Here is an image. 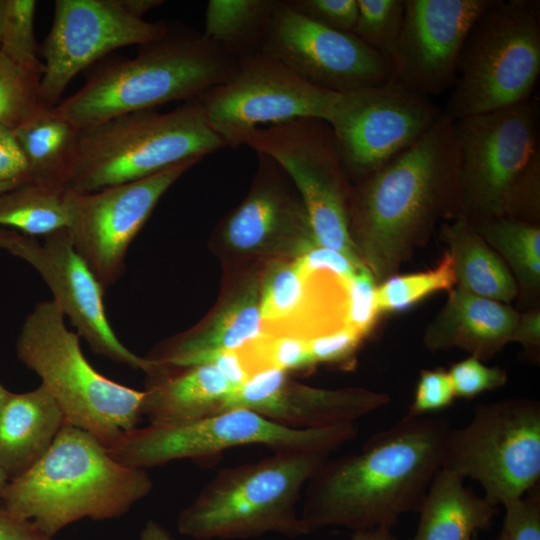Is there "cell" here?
I'll return each instance as SVG.
<instances>
[{"label":"cell","mask_w":540,"mask_h":540,"mask_svg":"<svg viewBox=\"0 0 540 540\" xmlns=\"http://www.w3.org/2000/svg\"><path fill=\"white\" fill-rule=\"evenodd\" d=\"M447 372L455 397L465 399L500 388L508 379L505 369L487 366L482 360L473 356L454 363Z\"/></svg>","instance_id":"f35d334b"},{"label":"cell","mask_w":540,"mask_h":540,"mask_svg":"<svg viewBox=\"0 0 540 540\" xmlns=\"http://www.w3.org/2000/svg\"><path fill=\"white\" fill-rule=\"evenodd\" d=\"M138 540H176L160 523L150 519L143 527Z\"/></svg>","instance_id":"f907efd6"},{"label":"cell","mask_w":540,"mask_h":540,"mask_svg":"<svg viewBox=\"0 0 540 540\" xmlns=\"http://www.w3.org/2000/svg\"><path fill=\"white\" fill-rule=\"evenodd\" d=\"M261 52L309 84L344 93L394 79L390 61L353 33L319 25L278 0Z\"/></svg>","instance_id":"ac0fdd59"},{"label":"cell","mask_w":540,"mask_h":540,"mask_svg":"<svg viewBox=\"0 0 540 540\" xmlns=\"http://www.w3.org/2000/svg\"><path fill=\"white\" fill-rule=\"evenodd\" d=\"M167 26L131 16L119 0H56L53 23L40 49V103L56 106L81 71L113 50L160 38Z\"/></svg>","instance_id":"e0dca14e"},{"label":"cell","mask_w":540,"mask_h":540,"mask_svg":"<svg viewBox=\"0 0 540 540\" xmlns=\"http://www.w3.org/2000/svg\"><path fill=\"white\" fill-rule=\"evenodd\" d=\"M262 333L260 286L254 281L226 301L205 326L146 358L156 364L194 366L210 353L239 350Z\"/></svg>","instance_id":"d4e9b609"},{"label":"cell","mask_w":540,"mask_h":540,"mask_svg":"<svg viewBox=\"0 0 540 540\" xmlns=\"http://www.w3.org/2000/svg\"><path fill=\"white\" fill-rule=\"evenodd\" d=\"M350 540H397L389 528H373L354 531Z\"/></svg>","instance_id":"816d5d0a"},{"label":"cell","mask_w":540,"mask_h":540,"mask_svg":"<svg viewBox=\"0 0 540 540\" xmlns=\"http://www.w3.org/2000/svg\"><path fill=\"white\" fill-rule=\"evenodd\" d=\"M0 249L29 263L49 287L59 310L90 349L116 363L147 373L153 362L128 349L106 313L105 290L75 250L67 228L38 238L0 228Z\"/></svg>","instance_id":"2e32d148"},{"label":"cell","mask_w":540,"mask_h":540,"mask_svg":"<svg viewBox=\"0 0 540 540\" xmlns=\"http://www.w3.org/2000/svg\"><path fill=\"white\" fill-rule=\"evenodd\" d=\"M329 454L278 451L220 470L179 514L178 532L195 540L248 539L269 532L309 534L297 513L302 492Z\"/></svg>","instance_id":"5b68a950"},{"label":"cell","mask_w":540,"mask_h":540,"mask_svg":"<svg viewBox=\"0 0 540 540\" xmlns=\"http://www.w3.org/2000/svg\"><path fill=\"white\" fill-rule=\"evenodd\" d=\"M18 185L20 184H15V183L0 184V193L13 189L17 187Z\"/></svg>","instance_id":"9f6ffc18"},{"label":"cell","mask_w":540,"mask_h":540,"mask_svg":"<svg viewBox=\"0 0 540 540\" xmlns=\"http://www.w3.org/2000/svg\"><path fill=\"white\" fill-rule=\"evenodd\" d=\"M294 263L304 275L328 273L344 281L366 267L355 264L338 251L316 245L312 239L304 242Z\"/></svg>","instance_id":"7bdbcfd3"},{"label":"cell","mask_w":540,"mask_h":540,"mask_svg":"<svg viewBox=\"0 0 540 540\" xmlns=\"http://www.w3.org/2000/svg\"><path fill=\"white\" fill-rule=\"evenodd\" d=\"M223 148L196 100L165 113H128L80 130L66 189L88 193L134 182Z\"/></svg>","instance_id":"52a82bcc"},{"label":"cell","mask_w":540,"mask_h":540,"mask_svg":"<svg viewBox=\"0 0 540 540\" xmlns=\"http://www.w3.org/2000/svg\"><path fill=\"white\" fill-rule=\"evenodd\" d=\"M311 283L312 276L302 274L294 261L271 268L260 286L262 322L284 324L305 314L311 304Z\"/></svg>","instance_id":"1f68e13d"},{"label":"cell","mask_w":540,"mask_h":540,"mask_svg":"<svg viewBox=\"0 0 540 540\" xmlns=\"http://www.w3.org/2000/svg\"><path fill=\"white\" fill-rule=\"evenodd\" d=\"M358 433L356 422L322 428L295 429L261 415L234 408L174 425L134 428L124 433L109 454L119 463L146 469L179 459H198L244 445L278 451L331 454Z\"/></svg>","instance_id":"9c48e42d"},{"label":"cell","mask_w":540,"mask_h":540,"mask_svg":"<svg viewBox=\"0 0 540 540\" xmlns=\"http://www.w3.org/2000/svg\"><path fill=\"white\" fill-rule=\"evenodd\" d=\"M459 151L461 218L471 224L504 217L516 180L540 151L539 102L515 105L453 121Z\"/></svg>","instance_id":"7c38bea8"},{"label":"cell","mask_w":540,"mask_h":540,"mask_svg":"<svg viewBox=\"0 0 540 540\" xmlns=\"http://www.w3.org/2000/svg\"><path fill=\"white\" fill-rule=\"evenodd\" d=\"M34 0H6V11L0 37V50L23 67L43 73V62L37 56L34 35Z\"/></svg>","instance_id":"8d00e7d4"},{"label":"cell","mask_w":540,"mask_h":540,"mask_svg":"<svg viewBox=\"0 0 540 540\" xmlns=\"http://www.w3.org/2000/svg\"><path fill=\"white\" fill-rule=\"evenodd\" d=\"M533 353L540 348V308L519 312L513 341Z\"/></svg>","instance_id":"c3c4849f"},{"label":"cell","mask_w":540,"mask_h":540,"mask_svg":"<svg viewBox=\"0 0 540 540\" xmlns=\"http://www.w3.org/2000/svg\"><path fill=\"white\" fill-rule=\"evenodd\" d=\"M13 133L24 153L29 181L65 190L77 159L80 129L55 106L40 103Z\"/></svg>","instance_id":"484cf974"},{"label":"cell","mask_w":540,"mask_h":540,"mask_svg":"<svg viewBox=\"0 0 540 540\" xmlns=\"http://www.w3.org/2000/svg\"><path fill=\"white\" fill-rule=\"evenodd\" d=\"M446 418L405 415L357 452L327 458L304 488L300 518L309 533L325 526L353 531L389 528L418 512L442 468Z\"/></svg>","instance_id":"7a4b0ae2"},{"label":"cell","mask_w":540,"mask_h":540,"mask_svg":"<svg viewBox=\"0 0 540 540\" xmlns=\"http://www.w3.org/2000/svg\"><path fill=\"white\" fill-rule=\"evenodd\" d=\"M10 393L11 391L7 390L0 382V416Z\"/></svg>","instance_id":"f5cc1de1"},{"label":"cell","mask_w":540,"mask_h":540,"mask_svg":"<svg viewBox=\"0 0 540 540\" xmlns=\"http://www.w3.org/2000/svg\"><path fill=\"white\" fill-rule=\"evenodd\" d=\"M146 375L141 414L153 425L181 424L218 414L235 391L209 364L180 367L154 363Z\"/></svg>","instance_id":"603a6c76"},{"label":"cell","mask_w":540,"mask_h":540,"mask_svg":"<svg viewBox=\"0 0 540 540\" xmlns=\"http://www.w3.org/2000/svg\"><path fill=\"white\" fill-rule=\"evenodd\" d=\"M504 217L540 225V151L533 156L512 187Z\"/></svg>","instance_id":"ab89813d"},{"label":"cell","mask_w":540,"mask_h":540,"mask_svg":"<svg viewBox=\"0 0 540 540\" xmlns=\"http://www.w3.org/2000/svg\"><path fill=\"white\" fill-rule=\"evenodd\" d=\"M442 468L477 481L495 507L521 500L540 478V403L509 398L478 405L467 425L452 427Z\"/></svg>","instance_id":"30bf717a"},{"label":"cell","mask_w":540,"mask_h":540,"mask_svg":"<svg viewBox=\"0 0 540 540\" xmlns=\"http://www.w3.org/2000/svg\"><path fill=\"white\" fill-rule=\"evenodd\" d=\"M278 0H210L202 34L235 60L261 52Z\"/></svg>","instance_id":"f546056e"},{"label":"cell","mask_w":540,"mask_h":540,"mask_svg":"<svg viewBox=\"0 0 540 540\" xmlns=\"http://www.w3.org/2000/svg\"><path fill=\"white\" fill-rule=\"evenodd\" d=\"M473 540H477V539L474 538Z\"/></svg>","instance_id":"6f0895ef"},{"label":"cell","mask_w":540,"mask_h":540,"mask_svg":"<svg viewBox=\"0 0 540 540\" xmlns=\"http://www.w3.org/2000/svg\"><path fill=\"white\" fill-rule=\"evenodd\" d=\"M494 0H404L394 78L421 95L451 89L464 42Z\"/></svg>","instance_id":"d6986e66"},{"label":"cell","mask_w":540,"mask_h":540,"mask_svg":"<svg viewBox=\"0 0 540 540\" xmlns=\"http://www.w3.org/2000/svg\"><path fill=\"white\" fill-rule=\"evenodd\" d=\"M518 318L519 312L508 304L455 286L425 327L423 345L431 352L458 348L488 360L513 341Z\"/></svg>","instance_id":"44dd1931"},{"label":"cell","mask_w":540,"mask_h":540,"mask_svg":"<svg viewBox=\"0 0 540 540\" xmlns=\"http://www.w3.org/2000/svg\"><path fill=\"white\" fill-rule=\"evenodd\" d=\"M443 110L395 78L339 93L328 124L352 184L416 143Z\"/></svg>","instance_id":"5bb4252c"},{"label":"cell","mask_w":540,"mask_h":540,"mask_svg":"<svg viewBox=\"0 0 540 540\" xmlns=\"http://www.w3.org/2000/svg\"><path fill=\"white\" fill-rule=\"evenodd\" d=\"M8 481H9V479H8L7 475L0 468V497H1V494H2L5 486L7 485Z\"/></svg>","instance_id":"11a10c76"},{"label":"cell","mask_w":540,"mask_h":540,"mask_svg":"<svg viewBox=\"0 0 540 540\" xmlns=\"http://www.w3.org/2000/svg\"><path fill=\"white\" fill-rule=\"evenodd\" d=\"M438 235L452 257L456 286L504 304L517 298L508 267L470 222L461 217L443 222Z\"/></svg>","instance_id":"83f0119b"},{"label":"cell","mask_w":540,"mask_h":540,"mask_svg":"<svg viewBox=\"0 0 540 540\" xmlns=\"http://www.w3.org/2000/svg\"><path fill=\"white\" fill-rule=\"evenodd\" d=\"M418 513V527L410 540H473L477 531L492 525L497 509L467 489L462 477L441 468Z\"/></svg>","instance_id":"4316f807"},{"label":"cell","mask_w":540,"mask_h":540,"mask_svg":"<svg viewBox=\"0 0 540 540\" xmlns=\"http://www.w3.org/2000/svg\"><path fill=\"white\" fill-rule=\"evenodd\" d=\"M338 93L317 88L272 56L238 60L234 74L197 99L210 128L226 147L245 145L258 128L301 118L328 122Z\"/></svg>","instance_id":"4fadbf2b"},{"label":"cell","mask_w":540,"mask_h":540,"mask_svg":"<svg viewBox=\"0 0 540 540\" xmlns=\"http://www.w3.org/2000/svg\"><path fill=\"white\" fill-rule=\"evenodd\" d=\"M201 159H189L141 180L98 191L64 192L73 246L104 290L124 274L129 245L169 187Z\"/></svg>","instance_id":"9a60e30c"},{"label":"cell","mask_w":540,"mask_h":540,"mask_svg":"<svg viewBox=\"0 0 540 540\" xmlns=\"http://www.w3.org/2000/svg\"><path fill=\"white\" fill-rule=\"evenodd\" d=\"M377 285L367 267L360 269L345 283L344 326L356 330L363 337L372 331L380 315Z\"/></svg>","instance_id":"74e56055"},{"label":"cell","mask_w":540,"mask_h":540,"mask_svg":"<svg viewBox=\"0 0 540 540\" xmlns=\"http://www.w3.org/2000/svg\"><path fill=\"white\" fill-rule=\"evenodd\" d=\"M449 374L443 368L420 372L407 416H425L449 407L455 399Z\"/></svg>","instance_id":"60d3db41"},{"label":"cell","mask_w":540,"mask_h":540,"mask_svg":"<svg viewBox=\"0 0 540 540\" xmlns=\"http://www.w3.org/2000/svg\"><path fill=\"white\" fill-rule=\"evenodd\" d=\"M257 155L259 178L222 229L225 242L242 252L261 249L291 233L311 235L301 198L295 200L278 184L281 165L266 154Z\"/></svg>","instance_id":"7402d4cb"},{"label":"cell","mask_w":540,"mask_h":540,"mask_svg":"<svg viewBox=\"0 0 540 540\" xmlns=\"http://www.w3.org/2000/svg\"><path fill=\"white\" fill-rule=\"evenodd\" d=\"M27 181V162L13 130L0 126V184H22Z\"/></svg>","instance_id":"bcb514c9"},{"label":"cell","mask_w":540,"mask_h":540,"mask_svg":"<svg viewBox=\"0 0 540 540\" xmlns=\"http://www.w3.org/2000/svg\"><path fill=\"white\" fill-rule=\"evenodd\" d=\"M41 77L0 50V126L13 130L40 104Z\"/></svg>","instance_id":"e575fe53"},{"label":"cell","mask_w":540,"mask_h":540,"mask_svg":"<svg viewBox=\"0 0 540 540\" xmlns=\"http://www.w3.org/2000/svg\"><path fill=\"white\" fill-rule=\"evenodd\" d=\"M245 145L272 157L289 175L301 197L314 243L365 265L349 231L352 183L329 124L301 118L258 128Z\"/></svg>","instance_id":"8fae6325"},{"label":"cell","mask_w":540,"mask_h":540,"mask_svg":"<svg viewBox=\"0 0 540 540\" xmlns=\"http://www.w3.org/2000/svg\"><path fill=\"white\" fill-rule=\"evenodd\" d=\"M457 285L453 261L446 250L437 265L426 271L393 275L377 285V305L381 313L403 312L438 291Z\"/></svg>","instance_id":"d6a6232c"},{"label":"cell","mask_w":540,"mask_h":540,"mask_svg":"<svg viewBox=\"0 0 540 540\" xmlns=\"http://www.w3.org/2000/svg\"><path fill=\"white\" fill-rule=\"evenodd\" d=\"M364 337L356 330L342 326L331 332L307 339L314 365L337 363L348 359Z\"/></svg>","instance_id":"f6af8a7d"},{"label":"cell","mask_w":540,"mask_h":540,"mask_svg":"<svg viewBox=\"0 0 540 540\" xmlns=\"http://www.w3.org/2000/svg\"><path fill=\"white\" fill-rule=\"evenodd\" d=\"M472 226L508 267L523 311L540 308V225L498 217Z\"/></svg>","instance_id":"f1b7e54d"},{"label":"cell","mask_w":540,"mask_h":540,"mask_svg":"<svg viewBox=\"0 0 540 540\" xmlns=\"http://www.w3.org/2000/svg\"><path fill=\"white\" fill-rule=\"evenodd\" d=\"M6 11V0H0V37Z\"/></svg>","instance_id":"db71d44e"},{"label":"cell","mask_w":540,"mask_h":540,"mask_svg":"<svg viewBox=\"0 0 540 540\" xmlns=\"http://www.w3.org/2000/svg\"><path fill=\"white\" fill-rule=\"evenodd\" d=\"M539 74V1L494 0L464 42L443 113L456 121L523 102Z\"/></svg>","instance_id":"ba28073f"},{"label":"cell","mask_w":540,"mask_h":540,"mask_svg":"<svg viewBox=\"0 0 540 540\" xmlns=\"http://www.w3.org/2000/svg\"><path fill=\"white\" fill-rule=\"evenodd\" d=\"M293 10L326 28L352 33L358 16L357 0H285Z\"/></svg>","instance_id":"b9f144b4"},{"label":"cell","mask_w":540,"mask_h":540,"mask_svg":"<svg viewBox=\"0 0 540 540\" xmlns=\"http://www.w3.org/2000/svg\"><path fill=\"white\" fill-rule=\"evenodd\" d=\"M65 422L62 410L42 385L10 393L0 416V468L9 480L42 458Z\"/></svg>","instance_id":"cb8c5ba5"},{"label":"cell","mask_w":540,"mask_h":540,"mask_svg":"<svg viewBox=\"0 0 540 540\" xmlns=\"http://www.w3.org/2000/svg\"><path fill=\"white\" fill-rule=\"evenodd\" d=\"M504 508L502 527L495 540H540L538 492Z\"/></svg>","instance_id":"ee69618b"},{"label":"cell","mask_w":540,"mask_h":540,"mask_svg":"<svg viewBox=\"0 0 540 540\" xmlns=\"http://www.w3.org/2000/svg\"><path fill=\"white\" fill-rule=\"evenodd\" d=\"M391 398L362 388L321 389L292 382L287 372L264 369L231 394L222 410L242 408L285 427L322 428L356 422Z\"/></svg>","instance_id":"ffe728a7"},{"label":"cell","mask_w":540,"mask_h":540,"mask_svg":"<svg viewBox=\"0 0 540 540\" xmlns=\"http://www.w3.org/2000/svg\"><path fill=\"white\" fill-rule=\"evenodd\" d=\"M80 336L50 301L37 303L16 340L18 359L41 379L67 423L95 437L106 448L137 427L144 391L115 382L86 359Z\"/></svg>","instance_id":"8992f818"},{"label":"cell","mask_w":540,"mask_h":540,"mask_svg":"<svg viewBox=\"0 0 540 540\" xmlns=\"http://www.w3.org/2000/svg\"><path fill=\"white\" fill-rule=\"evenodd\" d=\"M123 9L131 16L142 19L150 10L162 5L163 0H119Z\"/></svg>","instance_id":"681fc988"},{"label":"cell","mask_w":540,"mask_h":540,"mask_svg":"<svg viewBox=\"0 0 540 540\" xmlns=\"http://www.w3.org/2000/svg\"><path fill=\"white\" fill-rule=\"evenodd\" d=\"M0 540H56L33 522L17 517L0 507Z\"/></svg>","instance_id":"7dc6e473"},{"label":"cell","mask_w":540,"mask_h":540,"mask_svg":"<svg viewBox=\"0 0 540 540\" xmlns=\"http://www.w3.org/2000/svg\"><path fill=\"white\" fill-rule=\"evenodd\" d=\"M459 151L443 112L410 148L352 184L349 231L377 284L398 274L441 223L461 217Z\"/></svg>","instance_id":"6da1fadb"},{"label":"cell","mask_w":540,"mask_h":540,"mask_svg":"<svg viewBox=\"0 0 540 540\" xmlns=\"http://www.w3.org/2000/svg\"><path fill=\"white\" fill-rule=\"evenodd\" d=\"M237 63L202 32L168 24L160 38L139 46L135 57L95 69L55 108L81 130L168 102L193 101L227 81Z\"/></svg>","instance_id":"277c9868"},{"label":"cell","mask_w":540,"mask_h":540,"mask_svg":"<svg viewBox=\"0 0 540 540\" xmlns=\"http://www.w3.org/2000/svg\"><path fill=\"white\" fill-rule=\"evenodd\" d=\"M357 6L352 33L390 61L402 28L404 0H357Z\"/></svg>","instance_id":"d590c367"},{"label":"cell","mask_w":540,"mask_h":540,"mask_svg":"<svg viewBox=\"0 0 540 540\" xmlns=\"http://www.w3.org/2000/svg\"><path fill=\"white\" fill-rule=\"evenodd\" d=\"M250 376L264 369L283 371L315 366L307 339L286 335L262 333L238 350Z\"/></svg>","instance_id":"836d02e7"},{"label":"cell","mask_w":540,"mask_h":540,"mask_svg":"<svg viewBox=\"0 0 540 540\" xmlns=\"http://www.w3.org/2000/svg\"><path fill=\"white\" fill-rule=\"evenodd\" d=\"M65 190L27 181L0 193V228L35 237L66 228Z\"/></svg>","instance_id":"4dcf8cb0"},{"label":"cell","mask_w":540,"mask_h":540,"mask_svg":"<svg viewBox=\"0 0 540 540\" xmlns=\"http://www.w3.org/2000/svg\"><path fill=\"white\" fill-rule=\"evenodd\" d=\"M152 488L145 469L119 463L95 437L65 422L42 458L8 481L0 502L54 538L85 518L106 521L123 516Z\"/></svg>","instance_id":"3957f363"}]
</instances>
